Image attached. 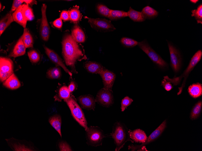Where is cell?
I'll return each mask as SVG.
<instances>
[{"label": "cell", "instance_id": "1", "mask_svg": "<svg viewBox=\"0 0 202 151\" xmlns=\"http://www.w3.org/2000/svg\"><path fill=\"white\" fill-rule=\"evenodd\" d=\"M62 43V53L65 62L71 68L72 71L75 72V64L77 60L84 58V53L70 34L64 35Z\"/></svg>", "mask_w": 202, "mask_h": 151}, {"label": "cell", "instance_id": "2", "mask_svg": "<svg viewBox=\"0 0 202 151\" xmlns=\"http://www.w3.org/2000/svg\"><path fill=\"white\" fill-rule=\"evenodd\" d=\"M130 131L125 124L120 122H117L114 124L110 134L116 146L115 151H119L128 141L134 142L130 138Z\"/></svg>", "mask_w": 202, "mask_h": 151}, {"label": "cell", "instance_id": "3", "mask_svg": "<svg viewBox=\"0 0 202 151\" xmlns=\"http://www.w3.org/2000/svg\"><path fill=\"white\" fill-rule=\"evenodd\" d=\"M202 55V51L201 50H199L197 51L193 55L191 59L189 64L183 73L180 76L178 77L175 76L173 78L171 79L168 76L164 77L167 81H169L172 83L174 85H177L179 84L183 77H184V80L181 86L179 87V91L178 93V95L181 94L183 88L184 86L185 82L187 77H188L189 73L192 71L196 64L200 60Z\"/></svg>", "mask_w": 202, "mask_h": 151}, {"label": "cell", "instance_id": "4", "mask_svg": "<svg viewBox=\"0 0 202 151\" xmlns=\"http://www.w3.org/2000/svg\"><path fill=\"white\" fill-rule=\"evenodd\" d=\"M64 101L70 109L74 119L84 128L85 131L88 128L86 120L82 110L77 102L75 97L72 95L69 98L64 99Z\"/></svg>", "mask_w": 202, "mask_h": 151}, {"label": "cell", "instance_id": "5", "mask_svg": "<svg viewBox=\"0 0 202 151\" xmlns=\"http://www.w3.org/2000/svg\"><path fill=\"white\" fill-rule=\"evenodd\" d=\"M137 45L159 67L164 68L167 67V63L152 48L146 40L138 42Z\"/></svg>", "mask_w": 202, "mask_h": 151}, {"label": "cell", "instance_id": "6", "mask_svg": "<svg viewBox=\"0 0 202 151\" xmlns=\"http://www.w3.org/2000/svg\"><path fill=\"white\" fill-rule=\"evenodd\" d=\"M86 131L87 143L88 145L94 146L102 145L105 135L103 131L99 127L91 126Z\"/></svg>", "mask_w": 202, "mask_h": 151}, {"label": "cell", "instance_id": "7", "mask_svg": "<svg viewBox=\"0 0 202 151\" xmlns=\"http://www.w3.org/2000/svg\"><path fill=\"white\" fill-rule=\"evenodd\" d=\"M84 18L88 20L91 27L97 31L107 32L113 31L116 29L110 20L105 18H92L86 16Z\"/></svg>", "mask_w": 202, "mask_h": 151}, {"label": "cell", "instance_id": "8", "mask_svg": "<svg viewBox=\"0 0 202 151\" xmlns=\"http://www.w3.org/2000/svg\"><path fill=\"white\" fill-rule=\"evenodd\" d=\"M14 63L8 57L1 56L0 58V79L1 81H5L14 73Z\"/></svg>", "mask_w": 202, "mask_h": 151}, {"label": "cell", "instance_id": "9", "mask_svg": "<svg viewBox=\"0 0 202 151\" xmlns=\"http://www.w3.org/2000/svg\"><path fill=\"white\" fill-rule=\"evenodd\" d=\"M47 6L43 4L41 6V18L40 19V24L39 28V32L41 38L44 41L48 40L50 34V28L46 16Z\"/></svg>", "mask_w": 202, "mask_h": 151}, {"label": "cell", "instance_id": "10", "mask_svg": "<svg viewBox=\"0 0 202 151\" xmlns=\"http://www.w3.org/2000/svg\"><path fill=\"white\" fill-rule=\"evenodd\" d=\"M170 57L171 66L175 73L178 72L182 65V59L179 50L171 43L168 42Z\"/></svg>", "mask_w": 202, "mask_h": 151}, {"label": "cell", "instance_id": "11", "mask_svg": "<svg viewBox=\"0 0 202 151\" xmlns=\"http://www.w3.org/2000/svg\"><path fill=\"white\" fill-rule=\"evenodd\" d=\"M96 101L104 107H108L110 106L113 103L112 91L104 88L101 89L97 94Z\"/></svg>", "mask_w": 202, "mask_h": 151}, {"label": "cell", "instance_id": "12", "mask_svg": "<svg viewBox=\"0 0 202 151\" xmlns=\"http://www.w3.org/2000/svg\"><path fill=\"white\" fill-rule=\"evenodd\" d=\"M166 126V121L165 120L147 138L145 142L140 145H130L128 146V149L132 151L139 150L141 148L148 143L153 142L158 138L161 135Z\"/></svg>", "mask_w": 202, "mask_h": 151}, {"label": "cell", "instance_id": "13", "mask_svg": "<svg viewBox=\"0 0 202 151\" xmlns=\"http://www.w3.org/2000/svg\"><path fill=\"white\" fill-rule=\"evenodd\" d=\"M99 74L102 78L103 88L111 90L116 77L115 74L104 67Z\"/></svg>", "mask_w": 202, "mask_h": 151}, {"label": "cell", "instance_id": "14", "mask_svg": "<svg viewBox=\"0 0 202 151\" xmlns=\"http://www.w3.org/2000/svg\"><path fill=\"white\" fill-rule=\"evenodd\" d=\"M43 46L46 55L51 61L56 65L61 67L67 73L72 76V73L67 68L58 55L53 50L46 46Z\"/></svg>", "mask_w": 202, "mask_h": 151}, {"label": "cell", "instance_id": "15", "mask_svg": "<svg viewBox=\"0 0 202 151\" xmlns=\"http://www.w3.org/2000/svg\"><path fill=\"white\" fill-rule=\"evenodd\" d=\"M26 47L23 43L22 36L15 42L10 50L8 57L15 58L24 54Z\"/></svg>", "mask_w": 202, "mask_h": 151}, {"label": "cell", "instance_id": "16", "mask_svg": "<svg viewBox=\"0 0 202 151\" xmlns=\"http://www.w3.org/2000/svg\"><path fill=\"white\" fill-rule=\"evenodd\" d=\"M78 100L83 108L87 110H94L96 101L92 95L81 96L78 97Z\"/></svg>", "mask_w": 202, "mask_h": 151}, {"label": "cell", "instance_id": "17", "mask_svg": "<svg viewBox=\"0 0 202 151\" xmlns=\"http://www.w3.org/2000/svg\"><path fill=\"white\" fill-rule=\"evenodd\" d=\"M71 35L77 42L83 43L86 40L84 32L77 24H75L71 30Z\"/></svg>", "mask_w": 202, "mask_h": 151}, {"label": "cell", "instance_id": "18", "mask_svg": "<svg viewBox=\"0 0 202 151\" xmlns=\"http://www.w3.org/2000/svg\"><path fill=\"white\" fill-rule=\"evenodd\" d=\"M84 67L89 72L99 74L104 68L100 64L94 61L85 62Z\"/></svg>", "mask_w": 202, "mask_h": 151}, {"label": "cell", "instance_id": "19", "mask_svg": "<svg viewBox=\"0 0 202 151\" xmlns=\"http://www.w3.org/2000/svg\"><path fill=\"white\" fill-rule=\"evenodd\" d=\"M130 134L131 139L136 142L143 143L147 138L144 131L140 129L130 131Z\"/></svg>", "mask_w": 202, "mask_h": 151}, {"label": "cell", "instance_id": "20", "mask_svg": "<svg viewBox=\"0 0 202 151\" xmlns=\"http://www.w3.org/2000/svg\"><path fill=\"white\" fill-rule=\"evenodd\" d=\"M3 85L11 90L17 89L21 86L20 82L14 73L4 82Z\"/></svg>", "mask_w": 202, "mask_h": 151}, {"label": "cell", "instance_id": "21", "mask_svg": "<svg viewBox=\"0 0 202 151\" xmlns=\"http://www.w3.org/2000/svg\"><path fill=\"white\" fill-rule=\"evenodd\" d=\"M23 5L20 6L12 13L14 21L23 27L26 28L27 21L24 19L22 13Z\"/></svg>", "mask_w": 202, "mask_h": 151}, {"label": "cell", "instance_id": "22", "mask_svg": "<svg viewBox=\"0 0 202 151\" xmlns=\"http://www.w3.org/2000/svg\"><path fill=\"white\" fill-rule=\"evenodd\" d=\"M69 15V20L75 24H77L81 21L82 15L77 6H75L68 11Z\"/></svg>", "mask_w": 202, "mask_h": 151}, {"label": "cell", "instance_id": "23", "mask_svg": "<svg viewBox=\"0 0 202 151\" xmlns=\"http://www.w3.org/2000/svg\"><path fill=\"white\" fill-rule=\"evenodd\" d=\"M188 92L190 95L194 98H198L202 95V85L199 83H194L188 88Z\"/></svg>", "mask_w": 202, "mask_h": 151}, {"label": "cell", "instance_id": "24", "mask_svg": "<svg viewBox=\"0 0 202 151\" xmlns=\"http://www.w3.org/2000/svg\"><path fill=\"white\" fill-rule=\"evenodd\" d=\"M14 21L11 12L10 11L0 20V36L10 24Z\"/></svg>", "mask_w": 202, "mask_h": 151}, {"label": "cell", "instance_id": "25", "mask_svg": "<svg viewBox=\"0 0 202 151\" xmlns=\"http://www.w3.org/2000/svg\"><path fill=\"white\" fill-rule=\"evenodd\" d=\"M127 13L128 17L134 22H143L146 19L141 11H136L131 7H129Z\"/></svg>", "mask_w": 202, "mask_h": 151}, {"label": "cell", "instance_id": "26", "mask_svg": "<svg viewBox=\"0 0 202 151\" xmlns=\"http://www.w3.org/2000/svg\"><path fill=\"white\" fill-rule=\"evenodd\" d=\"M49 121L50 124L59 133L61 137V119L60 116L58 115H54L49 118Z\"/></svg>", "mask_w": 202, "mask_h": 151}, {"label": "cell", "instance_id": "27", "mask_svg": "<svg viewBox=\"0 0 202 151\" xmlns=\"http://www.w3.org/2000/svg\"><path fill=\"white\" fill-rule=\"evenodd\" d=\"M127 16V12L122 10L111 9L108 18L111 20H116Z\"/></svg>", "mask_w": 202, "mask_h": 151}, {"label": "cell", "instance_id": "28", "mask_svg": "<svg viewBox=\"0 0 202 151\" xmlns=\"http://www.w3.org/2000/svg\"><path fill=\"white\" fill-rule=\"evenodd\" d=\"M145 19H152L156 17L158 12L153 8L147 6L144 7L141 11Z\"/></svg>", "mask_w": 202, "mask_h": 151}, {"label": "cell", "instance_id": "29", "mask_svg": "<svg viewBox=\"0 0 202 151\" xmlns=\"http://www.w3.org/2000/svg\"><path fill=\"white\" fill-rule=\"evenodd\" d=\"M21 36L26 48H30L33 46V37L28 29L26 27L24 28L23 33Z\"/></svg>", "mask_w": 202, "mask_h": 151}, {"label": "cell", "instance_id": "30", "mask_svg": "<svg viewBox=\"0 0 202 151\" xmlns=\"http://www.w3.org/2000/svg\"><path fill=\"white\" fill-rule=\"evenodd\" d=\"M70 97V92L68 87L66 86H63L60 87L59 90L57 94L55 96L56 100L61 101L62 99H65Z\"/></svg>", "mask_w": 202, "mask_h": 151}, {"label": "cell", "instance_id": "31", "mask_svg": "<svg viewBox=\"0 0 202 151\" xmlns=\"http://www.w3.org/2000/svg\"><path fill=\"white\" fill-rule=\"evenodd\" d=\"M23 5L22 13L24 19L27 21L32 20L34 17L32 9L28 4Z\"/></svg>", "mask_w": 202, "mask_h": 151}, {"label": "cell", "instance_id": "32", "mask_svg": "<svg viewBox=\"0 0 202 151\" xmlns=\"http://www.w3.org/2000/svg\"><path fill=\"white\" fill-rule=\"evenodd\" d=\"M47 76L48 78L52 79H58L61 76V70L60 68L54 67L49 69L47 73Z\"/></svg>", "mask_w": 202, "mask_h": 151}, {"label": "cell", "instance_id": "33", "mask_svg": "<svg viewBox=\"0 0 202 151\" xmlns=\"http://www.w3.org/2000/svg\"><path fill=\"white\" fill-rule=\"evenodd\" d=\"M96 11L100 15L108 18L110 10L106 5L102 3L98 4L96 6Z\"/></svg>", "mask_w": 202, "mask_h": 151}, {"label": "cell", "instance_id": "34", "mask_svg": "<svg viewBox=\"0 0 202 151\" xmlns=\"http://www.w3.org/2000/svg\"><path fill=\"white\" fill-rule=\"evenodd\" d=\"M202 105V101H200L193 107L190 115L191 119H196L199 117L201 112Z\"/></svg>", "mask_w": 202, "mask_h": 151}, {"label": "cell", "instance_id": "35", "mask_svg": "<svg viewBox=\"0 0 202 151\" xmlns=\"http://www.w3.org/2000/svg\"><path fill=\"white\" fill-rule=\"evenodd\" d=\"M191 16L194 17L197 24H202V4L198 5L197 9L192 10Z\"/></svg>", "mask_w": 202, "mask_h": 151}, {"label": "cell", "instance_id": "36", "mask_svg": "<svg viewBox=\"0 0 202 151\" xmlns=\"http://www.w3.org/2000/svg\"><path fill=\"white\" fill-rule=\"evenodd\" d=\"M120 42L124 46L127 48L134 47L138 44V42L133 39L123 37L121 38Z\"/></svg>", "mask_w": 202, "mask_h": 151}, {"label": "cell", "instance_id": "37", "mask_svg": "<svg viewBox=\"0 0 202 151\" xmlns=\"http://www.w3.org/2000/svg\"><path fill=\"white\" fill-rule=\"evenodd\" d=\"M28 54L30 61L33 63H36L40 60V55L35 50H30L28 52Z\"/></svg>", "mask_w": 202, "mask_h": 151}, {"label": "cell", "instance_id": "38", "mask_svg": "<svg viewBox=\"0 0 202 151\" xmlns=\"http://www.w3.org/2000/svg\"><path fill=\"white\" fill-rule=\"evenodd\" d=\"M133 101V99L128 96H126L123 99L121 102L122 111H124L128 106L131 105Z\"/></svg>", "mask_w": 202, "mask_h": 151}, {"label": "cell", "instance_id": "39", "mask_svg": "<svg viewBox=\"0 0 202 151\" xmlns=\"http://www.w3.org/2000/svg\"><path fill=\"white\" fill-rule=\"evenodd\" d=\"M24 2V0H14L13 1L12 6L10 11L11 12L15 11Z\"/></svg>", "mask_w": 202, "mask_h": 151}, {"label": "cell", "instance_id": "40", "mask_svg": "<svg viewBox=\"0 0 202 151\" xmlns=\"http://www.w3.org/2000/svg\"><path fill=\"white\" fill-rule=\"evenodd\" d=\"M161 85L167 91L171 90L173 88L170 82L167 81L164 78L162 80Z\"/></svg>", "mask_w": 202, "mask_h": 151}, {"label": "cell", "instance_id": "41", "mask_svg": "<svg viewBox=\"0 0 202 151\" xmlns=\"http://www.w3.org/2000/svg\"><path fill=\"white\" fill-rule=\"evenodd\" d=\"M59 145L60 151H72L70 147L67 143L62 142L60 143Z\"/></svg>", "mask_w": 202, "mask_h": 151}, {"label": "cell", "instance_id": "42", "mask_svg": "<svg viewBox=\"0 0 202 151\" xmlns=\"http://www.w3.org/2000/svg\"><path fill=\"white\" fill-rule=\"evenodd\" d=\"M53 25L59 29H61L62 26V20L60 17L55 20L52 23Z\"/></svg>", "mask_w": 202, "mask_h": 151}, {"label": "cell", "instance_id": "43", "mask_svg": "<svg viewBox=\"0 0 202 151\" xmlns=\"http://www.w3.org/2000/svg\"><path fill=\"white\" fill-rule=\"evenodd\" d=\"M60 18L64 21L69 20V15L68 11L64 10L62 11L60 14Z\"/></svg>", "mask_w": 202, "mask_h": 151}, {"label": "cell", "instance_id": "44", "mask_svg": "<svg viewBox=\"0 0 202 151\" xmlns=\"http://www.w3.org/2000/svg\"><path fill=\"white\" fill-rule=\"evenodd\" d=\"M76 86L75 83L72 81L70 83L68 88L70 93L73 92L76 88Z\"/></svg>", "mask_w": 202, "mask_h": 151}, {"label": "cell", "instance_id": "45", "mask_svg": "<svg viewBox=\"0 0 202 151\" xmlns=\"http://www.w3.org/2000/svg\"><path fill=\"white\" fill-rule=\"evenodd\" d=\"M24 2L28 5H32L34 4H37L36 1L32 0H24Z\"/></svg>", "mask_w": 202, "mask_h": 151}, {"label": "cell", "instance_id": "46", "mask_svg": "<svg viewBox=\"0 0 202 151\" xmlns=\"http://www.w3.org/2000/svg\"><path fill=\"white\" fill-rule=\"evenodd\" d=\"M199 0H190V2H191V3H194V4H196V3Z\"/></svg>", "mask_w": 202, "mask_h": 151}]
</instances>
